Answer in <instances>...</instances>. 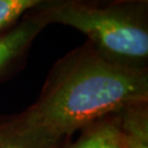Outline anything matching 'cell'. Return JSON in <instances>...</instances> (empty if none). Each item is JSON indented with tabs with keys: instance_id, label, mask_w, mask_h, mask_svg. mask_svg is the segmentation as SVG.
<instances>
[{
	"instance_id": "1",
	"label": "cell",
	"mask_w": 148,
	"mask_h": 148,
	"mask_svg": "<svg viewBox=\"0 0 148 148\" xmlns=\"http://www.w3.org/2000/svg\"><path fill=\"white\" fill-rule=\"evenodd\" d=\"M148 101L147 69L112 63L89 42L55 64L37 101L14 115L20 125L53 140Z\"/></svg>"
},
{
	"instance_id": "2",
	"label": "cell",
	"mask_w": 148,
	"mask_h": 148,
	"mask_svg": "<svg viewBox=\"0 0 148 148\" xmlns=\"http://www.w3.org/2000/svg\"><path fill=\"white\" fill-rule=\"evenodd\" d=\"M138 5H100L87 0H67L40 8L48 24L58 23L86 34L98 54L112 63L146 69L148 27Z\"/></svg>"
},
{
	"instance_id": "3",
	"label": "cell",
	"mask_w": 148,
	"mask_h": 148,
	"mask_svg": "<svg viewBox=\"0 0 148 148\" xmlns=\"http://www.w3.org/2000/svg\"><path fill=\"white\" fill-rule=\"evenodd\" d=\"M46 25L48 23L37 10L0 34V80L21 65L35 37Z\"/></svg>"
},
{
	"instance_id": "4",
	"label": "cell",
	"mask_w": 148,
	"mask_h": 148,
	"mask_svg": "<svg viewBox=\"0 0 148 148\" xmlns=\"http://www.w3.org/2000/svg\"><path fill=\"white\" fill-rule=\"evenodd\" d=\"M69 148H126L116 113L95 122Z\"/></svg>"
},
{
	"instance_id": "5",
	"label": "cell",
	"mask_w": 148,
	"mask_h": 148,
	"mask_svg": "<svg viewBox=\"0 0 148 148\" xmlns=\"http://www.w3.org/2000/svg\"><path fill=\"white\" fill-rule=\"evenodd\" d=\"M126 148H148L147 103L126 108L116 113Z\"/></svg>"
},
{
	"instance_id": "6",
	"label": "cell",
	"mask_w": 148,
	"mask_h": 148,
	"mask_svg": "<svg viewBox=\"0 0 148 148\" xmlns=\"http://www.w3.org/2000/svg\"><path fill=\"white\" fill-rule=\"evenodd\" d=\"M62 142L53 140L20 125L14 117L0 122V148H60Z\"/></svg>"
},
{
	"instance_id": "7",
	"label": "cell",
	"mask_w": 148,
	"mask_h": 148,
	"mask_svg": "<svg viewBox=\"0 0 148 148\" xmlns=\"http://www.w3.org/2000/svg\"><path fill=\"white\" fill-rule=\"evenodd\" d=\"M60 1L67 0H0V34L14 27L32 9Z\"/></svg>"
},
{
	"instance_id": "8",
	"label": "cell",
	"mask_w": 148,
	"mask_h": 148,
	"mask_svg": "<svg viewBox=\"0 0 148 148\" xmlns=\"http://www.w3.org/2000/svg\"><path fill=\"white\" fill-rule=\"evenodd\" d=\"M148 0H111L109 3L115 5H147Z\"/></svg>"
},
{
	"instance_id": "9",
	"label": "cell",
	"mask_w": 148,
	"mask_h": 148,
	"mask_svg": "<svg viewBox=\"0 0 148 148\" xmlns=\"http://www.w3.org/2000/svg\"><path fill=\"white\" fill-rule=\"evenodd\" d=\"M91 3H95V5H99V2L102 1V0H89Z\"/></svg>"
}]
</instances>
